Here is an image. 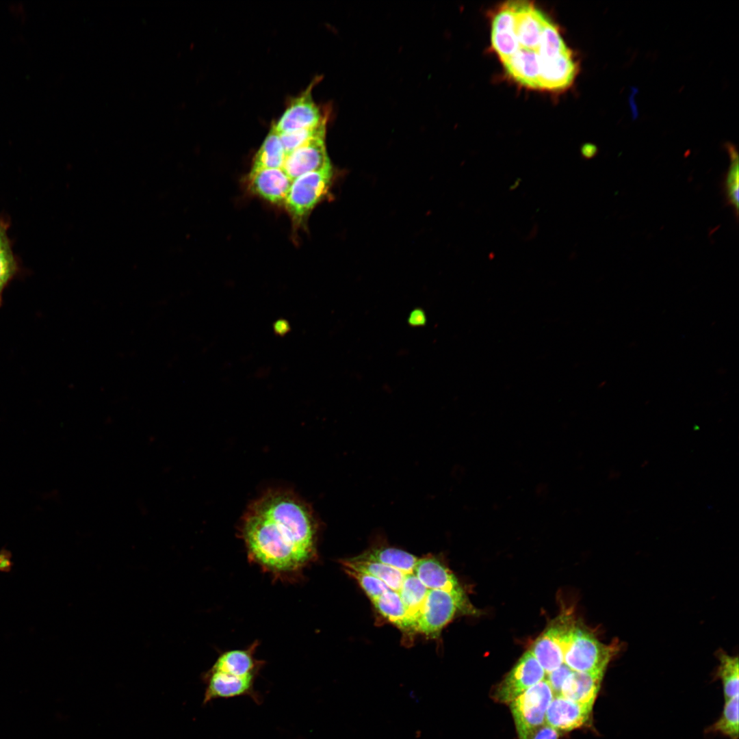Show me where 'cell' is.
I'll return each instance as SVG.
<instances>
[{
  "mask_svg": "<svg viewBox=\"0 0 739 739\" xmlns=\"http://www.w3.org/2000/svg\"><path fill=\"white\" fill-rule=\"evenodd\" d=\"M591 712L592 707L554 696L547 709L545 723L558 731H569L585 725Z\"/></svg>",
  "mask_w": 739,
  "mask_h": 739,
  "instance_id": "13",
  "label": "cell"
},
{
  "mask_svg": "<svg viewBox=\"0 0 739 739\" xmlns=\"http://www.w3.org/2000/svg\"><path fill=\"white\" fill-rule=\"evenodd\" d=\"M729 157V165L724 176L723 192L726 205L733 209L735 219L738 218L739 208V157L737 147L731 142L724 144Z\"/></svg>",
  "mask_w": 739,
  "mask_h": 739,
  "instance_id": "21",
  "label": "cell"
},
{
  "mask_svg": "<svg viewBox=\"0 0 739 739\" xmlns=\"http://www.w3.org/2000/svg\"><path fill=\"white\" fill-rule=\"evenodd\" d=\"M620 647L618 640L602 643L591 630L574 621L565 648L564 663L573 671L604 675Z\"/></svg>",
  "mask_w": 739,
  "mask_h": 739,
  "instance_id": "3",
  "label": "cell"
},
{
  "mask_svg": "<svg viewBox=\"0 0 739 739\" xmlns=\"http://www.w3.org/2000/svg\"><path fill=\"white\" fill-rule=\"evenodd\" d=\"M372 601L385 618L402 630H410L406 608L397 592L389 589Z\"/></svg>",
  "mask_w": 739,
  "mask_h": 739,
  "instance_id": "22",
  "label": "cell"
},
{
  "mask_svg": "<svg viewBox=\"0 0 739 739\" xmlns=\"http://www.w3.org/2000/svg\"><path fill=\"white\" fill-rule=\"evenodd\" d=\"M545 672L530 650L525 652L493 691L498 703L510 704L530 687L545 679Z\"/></svg>",
  "mask_w": 739,
  "mask_h": 739,
  "instance_id": "7",
  "label": "cell"
},
{
  "mask_svg": "<svg viewBox=\"0 0 739 739\" xmlns=\"http://www.w3.org/2000/svg\"><path fill=\"white\" fill-rule=\"evenodd\" d=\"M413 573L428 589L443 590L470 603L455 575L436 558L417 559Z\"/></svg>",
  "mask_w": 739,
  "mask_h": 739,
  "instance_id": "12",
  "label": "cell"
},
{
  "mask_svg": "<svg viewBox=\"0 0 739 739\" xmlns=\"http://www.w3.org/2000/svg\"><path fill=\"white\" fill-rule=\"evenodd\" d=\"M554 697L549 685L543 679L509 704L518 735L545 723L546 711Z\"/></svg>",
  "mask_w": 739,
  "mask_h": 739,
  "instance_id": "6",
  "label": "cell"
},
{
  "mask_svg": "<svg viewBox=\"0 0 739 739\" xmlns=\"http://www.w3.org/2000/svg\"><path fill=\"white\" fill-rule=\"evenodd\" d=\"M581 153L585 159H592L598 153V148L593 144L586 143L582 146Z\"/></svg>",
  "mask_w": 739,
  "mask_h": 739,
  "instance_id": "31",
  "label": "cell"
},
{
  "mask_svg": "<svg viewBox=\"0 0 739 739\" xmlns=\"http://www.w3.org/2000/svg\"><path fill=\"white\" fill-rule=\"evenodd\" d=\"M311 83L294 99L278 120L274 124L278 133L315 127L326 122L313 100Z\"/></svg>",
  "mask_w": 739,
  "mask_h": 739,
  "instance_id": "11",
  "label": "cell"
},
{
  "mask_svg": "<svg viewBox=\"0 0 739 739\" xmlns=\"http://www.w3.org/2000/svg\"><path fill=\"white\" fill-rule=\"evenodd\" d=\"M332 167L303 174L292 181L284 205L296 221L300 222L328 191Z\"/></svg>",
  "mask_w": 739,
  "mask_h": 739,
  "instance_id": "5",
  "label": "cell"
},
{
  "mask_svg": "<svg viewBox=\"0 0 739 739\" xmlns=\"http://www.w3.org/2000/svg\"><path fill=\"white\" fill-rule=\"evenodd\" d=\"M253 653V647L225 651L209 669L237 677H257L263 662L255 659Z\"/></svg>",
  "mask_w": 739,
  "mask_h": 739,
  "instance_id": "16",
  "label": "cell"
},
{
  "mask_svg": "<svg viewBox=\"0 0 739 739\" xmlns=\"http://www.w3.org/2000/svg\"><path fill=\"white\" fill-rule=\"evenodd\" d=\"M572 670L565 663L558 668L548 674H546L545 679L549 685L554 696H560L562 686Z\"/></svg>",
  "mask_w": 739,
  "mask_h": 739,
  "instance_id": "27",
  "label": "cell"
},
{
  "mask_svg": "<svg viewBox=\"0 0 739 739\" xmlns=\"http://www.w3.org/2000/svg\"><path fill=\"white\" fill-rule=\"evenodd\" d=\"M491 44L508 75L531 88L569 87L578 64L557 27L530 2L509 1L493 16Z\"/></svg>",
  "mask_w": 739,
  "mask_h": 739,
  "instance_id": "1",
  "label": "cell"
},
{
  "mask_svg": "<svg viewBox=\"0 0 739 739\" xmlns=\"http://www.w3.org/2000/svg\"><path fill=\"white\" fill-rule=\"evenodd\" d=\"M10 220L5 216H0V307L3 293L12 280L22 273L19 259L14 254L12 242L8 232Z\"/></svg>",
  "mask_w": 739,
  "mask_h": 739,
  "instance_id": "17",
  "label": "cell"
},
{
  "mask_svg": "<svg viewBox=\"0 0 739 739\" xmlns=\"http://www.w3.org/2000/svg\"><path fill=\"white\" fill-rule=\"evenodd\" d=\"M316 525L294 495L268 493L248 509L242 534L250 558L275 574L295 573L315 554Z\"/></svg>",
  "mask_w": 739,
  "mask_h": 739,
  "instance_id": "2",
  "label": "cell"
},
{
  "mask_svg": "<svg viewBox=\"0 0 739 739\" xmlns=\"http://www.w3.org/2000/svg\"><path fill=\"white\" fill-rule=\"evenodd\" d=\"M14 565L12 560V553L5 548L0 550V571L9 573Z\"/></svg>",
  "mask_w": 739,
  "mask_h": 739,
  "instance_id": "29",
  "label": "cell"
},
{
  "mask_svg": "<svg viewBox=\"0 0 739 739\" xmlns=\"http://www.w3.org/2000/svg\"><path fill=\"white\" fill-rule=\"evenodd\" d=\"M285 157L279 135L272 125L254 158L250 171L282 168Z\"/></svg>",
  "mask_w": 739,
  "mask_h": 739,
  "instance_id": "20",
  "label": "cell"
},
{
  "mask_svg": "<svg viewBox=\"0 0 739 739\" xmlns=\"http://www.w3.org/2000/svg\"><path fill=\"white\" fill-rule=\"evenodd\" d=\"M457 612L475 614L471 603L443 591L429 589L417 622L416 632L432 638L439 636Z\"/></svg>",
  "mask_w": 739,
  "mask_h": 739,
  "instance_id": "4",
  "label": "cell"
},
{
  "mask_svg": "<svg viewBox=\"0 0 739 739\" xmlns=\"http://www.w3.org/2000/svg\"><path fill=\"white\" fill-rule=\"evenodd\" d=\"M288 328L289 326L287 323H285L283 320H279L274 325L275 330L279 334L285 333L288 330Z\"/></svg>",
  "mask_w": 739,
  "mask_h": 739,
  "instance_id": "32",
  "label": "cell"
},
{
  "mask_svg": "<svg viewBox=\"0 0 739 739\" xmlns=\"http://www.w3.org/2000/svg\"><path fill=\"white\" fill-rule=\"evenodd\" d=\"M719 666L717 676L721 679L725 700L727 701L738 696L739 690V662L737 656L727 654L723 651L718 652Z\"/></svg>",
  "mask_w": 739,
  "mask_h": 739,
  "instance_id": "23",
  "label": "cell"
},
{
  "mask_svg": "<svg viewBox=\"0 0 739 739\" xmlns=\"http://www.w3.org/2000/svg\"><path fill=\"white\" fill-rule=\"evenodd\" d=\"M256 677H237L209 669L203 675L205 684L203 704L218 699L249 697L256 703L262 702V697L255 688Z\"/></svg>",
  "mask_w": 739,
  "mask_h": 739,
  "instance_id": "9",
  "label": "cell"
},
{
  "mask_svg": "<svg viewBox=\"0 0 739 739\" xmlns=\"http://www.w3.org/2000/svg\"><path fill=\"white\" fill-rule=\"evenodd\" d=\"M429 589L413 573H406L398 593L407 612L410 630L416 631L417 622Z\"/></svg>",
  "mask_w": 739,
  "mask_h": 739,
  "instance_id": "18",
  "label": "cell"
},
{
  "mask_svg": "<svg viewBox=\"0 0 739 739\" xmlns=\"http://www.w3.org/2000/svg\"><path fill=\"white\" fill-rule=\"evenodd\" d=\"M708 731L720 733L729 739H738V696L725 701L721 716Z\"/></svg>",
  "mask_w": 739,
  "mask_h": 739,
  "instance_id": "24",
  "label": "cell"
},
{
  "mask_svg": "<svg viewBox=\"0 0 739 739\" xmlns=\"http://www.w3.org/2000/svg\"><path fill=\"white\" fill-rule=\"evenodd\" d=\"M326 122L311 128L301 129L278 133L279 138L287 155L290 152L314 138H324Z\"/></svg>",
  "mask_w": 739,
  "mask_h": 739,
  "instance_id": "25",
  "label": "cell"
},
{
  "mask_svg": "<svg viewBox=\"0 0 739 739\" xmlns=\"http://www.w3.org/2000/svg\"><path fill=\"white\" fill-rule=\"evenodd\" d=\"M330 167L324 138H314L286 155L282 169L294 181L303 174Z\"/></svg>",
  "mask_w": 739,
  "mask_h": 739,
  "instance_id": "10",
  "label": "cell"
},
{
  "mask_svg": "<svg viewBox=\"0 0 739 739\" xmlns=\"http://www.w3.org/2000/svg\"><path fill=\"white\" fill-rule=\"evenodd\" d=\"M604 675L572 671L565 679L560 696L592 707Z\"/></svg>",
  "mask_w": 739,
  "mask_h": 739,
  "instance_id": "15",
  "label": "cell"
},
{
  "mask_svg": "<svg viewBox=\"0 0 739 739\" xmlns=\"http://www.w3.org/2000/svg\"><path fill=\"white\" fill-rule=\"evenodd\" d=\"M574 619H556L533 643L529 649L548 674L564 663V651Z\"/></svg>",
  "mask_w": 739,
  "mask_h": 739,
  "instance_id": "8",
  "label": "cell"
},
{
  "mask_svg": "<svg viewBox=\"0 0 739 739\" xmlns=\"http://www.w3.org/2000/svg\"><path fill=\"white\" fill-rule=\"evenodd\" d=\"M408 320L412 326H422L426 321V315L422 310L416 309L410 313Z\"/></svg>",
  "mask_w": 739,
  "mask_h": 739,
  "instance_id": "30",
  "label": "cell"
},
{
  "mask_svg": "<svg viewBox=\"0 0 739 739\" xmlns=\"http://www.w3.org/2000/svg\"><path fill=\"white\" fill-rule=\"evenodd\" d=\"M352 558L384 564L406 573H413L418 559L407 552L391 547L371 548Z\"/></svg>",
  "mask_w": 739,
  "mask_h": 739,
  "instance_id": "19",
  "label": "cell"
},
{
  "mask_svg": "<svg viewBox=\"0 0 739 739\" xmlns=\"http://www.w3.org/2000/svg\"><path fill=\"white\" fill-rule=\"evenodd\" d=\"M345 571L355 579L367 595L373 600L390 588L380 580L369 574L344 568Z\"/></svg>",
  "mask_w": 739,
  "mask_h": 739,
  "instance_id": "26",
  "label": "cell"
},
{
  "mask_svg": "<svg viewBox=\"0 0 739 739\" xmlns=\"http://www.w3.org/2000/svg\"><path fill=\"white\" fill-rule=\"evenodd\" d=\"M560 732L545 723L518 735L519 739H558Z\"/></svg>",
  "mask_w": 739,
  "mask_h": 739,
  "instance_id": "28",
  "label": "cell"
},
{
  "mask_svg": "<svg viewBox=\"0 0 739 739\" xmlns=\"http://www.w3.org/2000/svg\"><path fill=\"white\" fill-rule=\"evenodd\" d=\"M292 181L282 168L250 171L248 176L250 190L275 204H284Z\"/></svg>",
  "mask_w": 739,
  "mask_h": 739,
  "instance_id": "14",
  "label": "cell"
}]
</instances>
